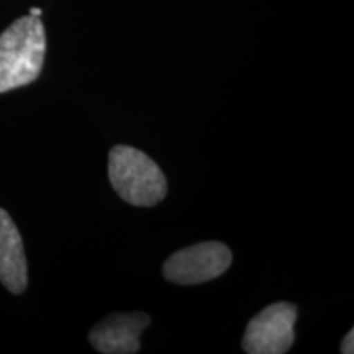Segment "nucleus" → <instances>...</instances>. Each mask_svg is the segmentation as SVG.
<instances>
[{"label": "nucleus", "mask_w": 354, "mask_h": 354, "mask_svg": "<svg viewBox=\"0 0 354 354\" xmlns=\"http://www.w3.org/2000/svg\"><path fill=\"white\" fill-rule=\"evenodd\" d=\"M46 35L39 17L15 20L0 35V94L28 86L41 73Z\"/></svg>", "instance_id": "obj_1"}, {"label": "nucleus", "mask_w": 354, "mask_h": 354, "mask_svg": "<svg viewBox=\"0 0 354 354\" xmlns=\"http://www.w3.org/2000/svg\"><path fill=\"white\" fill-rule=\"evenodd\" d=\"M109 179L122 201L135 207H154L167 196L161 167L146 153L127 145L110 149Z\"/></svg>", "instance_id": "obj_2"}, {"label": "nucleus", "mask_w": 354, "mask_h": 354, "mask_svg": "<svg viewBox=\"0 0 354 354\" xmlns=\"http://www.w3.org/2000/svg\"><path fill=\"white\" fill-rule=\"evenodd\" d=\"M232 261V251L223 243H197L172 254L162 266V274L174 284L196 286L220 277Z\"/></svg>", "instance_id": "obj_3"}, {"label": "nucleus", "mask_w": 354, "mask_h": 354, "mask_svg": "<svg viewBox=\"0 0 354 354\" xmlns=\"http://www.w3.org/2000/svg\"><path fill=\"white\" fill-rule=\"evenodd\" d=\"M297 307L277 302L266 307L248 323L243 336V349L248 354H284L295 339Z\"/></svg>", "instance_id": "obj_4"}, {"label": "nucleus", "mask_w": 354, "mask_h": 354, "mask_svg": "<svg viewBox=\"0 0 354 354\" xmlns=\"http://www.w3.org/2000/svg\"><path fill=\"white\" fill-rule=\"evenodd\" d=\"M151 323L143 312L113 313L97 323L88 342L104 354H133L140 351V335Z\"/></svg>", "instance_id": "obj_5"}, {"label": "nucleus", "mask_w": 354, "mask_h": 354, "mask_svg": "<svg viewBox=\"0 0 354 354\" xmlns=\"http://www.w3.org/2000/svg\"><path fill=\"white\" fill-rule=\"evenodd\" d=\"M0 282L12 294H21L28 282L20 232L3 209H0Z\"/></svg>", "instance_id": "obj_6"}, {"label": "nucleus", "mask_w": 354, "mask_h": 354, "mask_svg": "<svg viewBox=\"0 0 354 354\" xmlns=\"http://www.w3.org/2000/svg\"><path fill=\"white\" fill-rule=\"evenodd\" d=\"M342 353L343 354L354 353V330H349V333L344 336V339L342 343Z\"/></svg>", "instance_id": "obj_7"}, {"label": "nucleus", "mask_w": 354, "mask_h": 354, "mask_svg": "<svg viewBox=\"0 0 354 354\" xmlns=\"http://www.w3.org/2000/svg\"><path fill=\"white\" fill-rule=\"evenodd\" d=\"M30 15L39 17V15H41V8H30Z\"/></svg>", "instance_id": "obj_8"}]
</instances>
